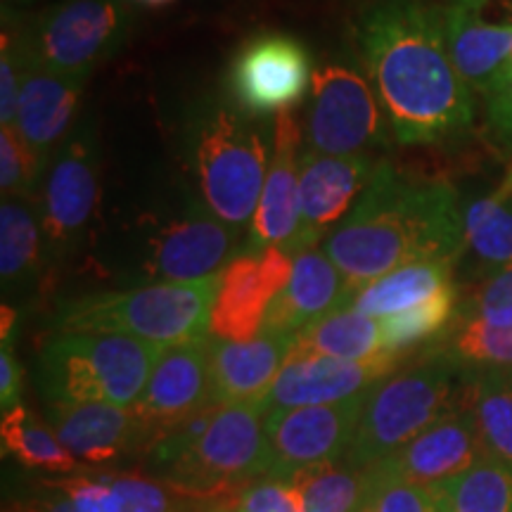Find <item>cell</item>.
I'll list each match as a JSON object with an SVG mask.
<instances>
[{"label":"cell","mask_w":512,"mask_h":512,"mask_svg":"<svg viewBox=\"0 0 512 512\" xmlns=\"http://www.w3.org/2000/svg\"><path fill=\"white\" fill-rule=\"evenodd\" d=\"M444 12L420 0H377L358 19L368 79L403 145L444 143L475 124V95L448 53Z\"/></svg>","instance_id":"1"},{"label":"cell","mask_w":512,"mask_h":512,"mask_svg":"<svg viewBox=\"0 0 512 512\" xmlns=\"http://www.w3.org/2000/svg\"><path fill=\"white\" fill-rule=\"evenodd\" d=\"M463 249V211L456 190L448 183L415 181L392 164L377 166L354 209L323 245L354 292L408 264H456Z\"/></svg>","instance_id":"2"},{"label":"cell","mask_w":512,"mask_h":512,"mask_svg":"<svg viewBox=\"0 0 512 512\" xmlns=\"http://www.w3.org/2000/svg\"><path fill=\"white\" fill-rule=\"evenodd\" d=\"M183 155L207 211L226 226H252L271 164L252 117L214 95L200 100L185 119Z\"/></svg>","instance_id":"3"},{"label":"cell","mask_w":512,"mask_h":512,"mask_svg":"<svg viewBox=\"0 0 512 512\" xmlns=\"http://www.w3.org/2000/svg\"><path fill=\"white\" fill-rule=\"evenodd\" d=\"M219 275L197 283H150L131 290L64 299L53 313L57 332H105L176 347L209 335Z\"/></svg>","instance_id":"4"},{"label":"cell","mask_w":512,"mask_h":512,"mask_svg":"<svg viewBox=\"0 0 512 512\" xmlns=\"http://www.w3.org/2000/svg\"><path fill=\"white\" fill-rule=\"evenodd\" d=\"M164 347L105 332H57L38 354V387L57 403L131 408L145 392Z\"/></svg>","instance_id":"5"},{"label":"cell","mask_w":512,"mask_h":512,"mask_svg":"<svg viewBox=\"0 0 512 512\" xmlns=\"http://www.w3.org/2000/svg\"><path fill=\"white\" fill-rule=\"evenodd\" d=\"M460 373L463 370L451 358L432 349L420 363L377 382L344 463L368 470L458 408L467 396V384L458 387L456 382Z\"/></svg>","instance_id":"6"},{"label":"cell","mask_w":512,"mask_h":512,"mask_svg":"<svg viewBox=\"0 0 512 512\" xmlns=\"http://www.w3.org/2000/svg\"><path fill=\"white\" fill-rule=\"evenodd\" d=\"M268 472L264 411L259 406H219L195 446L155 479L207 508L240 494Z\"/></svg>","instance_id":"7"},{"label":"cell","mask_w":512,"mask_h":512,"mask_svg":"<svg viewBox=\"0 0 512 512\" xmlns=\"http://www.w3.org/2000/svg\"><path fill=\"white\" fill-rule=\"evenodd\" d=\"M131 29L128 0H55L27 19V50L41 67L88 79L126 48Z\"/></svg>","instance_id":"8"},{"label":"cell","mask_w":512,"mask_h":512,"mask_svg":"<svg viewBox=\"0 0 512 512\" xmlns=\"http://www.w3.org/2000/svg\"><path fill=\"white\" fill-rule=\"evenodd\" d=\"M100 143L88 119H79L48 159L41 178V219L46 259H67L86 235L100 197Z\"/></svg>","instance_id":"9"},{"label":"cell","mask_w":512,"mask_h":512,"mask_svg":"<svg viewBox=\"0 0 512 512\" xmlns=\"http://www.w3.org/2000/svg\"><path fill=\"white\" fill-rule=\"evenodd\" d=\"M387 140L389 119L366 76L344 62H328L313 72L309 150L351 157L384 147Z\"/></svg>","instance_id":"10"},{"label":"cell","mask_w":512,"mask_h":512,"mask_svg":"<svg viewBox=\"0 0 512 512\" xmlns=\"http://www.w3.org/2000/svg\"><path fill=\"white\" fill-rule=\"evenodd\" d=\"M247 235L226 226L195 197L147 238L143 275L150 283H197L221 275L245 249Z\"/></svg>","instance_id":"11"},{"label":"cell","mask_w":512,"mask_h":512,"mask_svg":"<svg viewBox=\"0 0 512 512\" xmlns=\"http://www.w3.org/2000/svg\"><path fill=\"white\" fill-rule=\"evenodd\" d=\"M313 60L297 36L264 31L240 46L228 67V93L247 117L292 112L309 91Z\"/></svg>","instance_id":"12"},{"label":"cell","mask_w":512,"mask_h":512,"mask_svg":"<svg viewBox=\"0 0 512 512\" xmlns=\"http://www.w3.org/2000/svg\"><path fill=\"white\" fill-rule=\"evenodd\" d=\"M368 394L328 406L266 413L264 432L271 451L268 477H290L306 467L347 458Z\"/></svg>","instance_id":"13"},{"label":"cell","mask_w":512,"mask_h":512,"mask_svg":"<svg viewBox=\"0 0 512 512\" xmlns=\"http://www.w3.org/2000/svg\"><path fill=\"white\" fill-rule=\"evenodd\" d=\"M294 256L283 247L242 252L219 275L209 335L228 342H249L259 337L268 306L292 278Z\"/></svg>","instance_id":"14"},{"label":"cell","mask_w":512,"mask_h":512,"mask_svg":"<svg viewBox=\"0 0 512 512\" xmlns=\"http://www.w3.org/2000/svg\"><path fill=\"white\" fill-rule=\"evenodd\" d=\"M377 166L368 155L332 157L306 150L299 159V228L283 247L290 256L316 247L337 226L373 181Z\"/></svg>","instance_id":"15"},{"label":"cell","mask_w":512,"mask_h":512,"mask_svg":"<svg viewBox=\"0 0 512 512\" xmlns=\"http://www.w3.org/2000/svg\"><path fill=\"white\" fill-rule=\"evenodd\" d=\"M399 354H380L363 361H342V358L302 356L287 358L275 377L261 411H287V408L328 406L368 394L377 382L387 380L401 368Z\"/></svg>","instance_id":"16"},{"label":"cell","mask_w":512,"mask_h":512,"mask_svg":"<svg viewBox=\"0 0 512 512\" xmlns=\"http://www.w3.org/2000/svg\"><path fill=\"white\" fill-rule=\"evenodd\" d=\"M207 406H216L209 387V335L164 349L131 411L152 446L166 430Z\"/></svg>","instance_id":"17"},{"label":"cell","mask_w":512,"mask_h":512,"mask_svg":"<svg viewBox=\"0 0 512 512\" xmlns=\"http://www.w3.org/2000/svg\"><path fill=\"white\" fill-rule=\"evenodd\" d=\"M482 456H486V451L465 396L458 408L408 441L394 456L373 465V470L401 482L434 486L465 472Z\"/></svg>","instance_id":"18"},{"label":"cell","mask_w":512,"mask_h":512,"mask_svg":"<svg viewBox=\"0 0 512 512\" xmlns=\"http://www.w3.org/2000/svg\"><path fill=\"white\" fill-rule=\"evenodd\" d=\"M297 335L261 332L249 342L209 335V387L216 406H264Z\"/></svg>","instance_id":"19"},{"label":"cell","mask_w":512,"mask_h":512,"mask_svg":"<svg viewBox=\"0 0 512 512\" xmlns=\"http://www.w3.org/2000/svg\"><path fill=\"white\" fill-rule=\"evenodd\" d=\"M50 430L76 460L100 465L126 458L131 453H147L143 427L131 408L112 403H46Z\"/></svg>","instance_id":"20"},{"label":"cell","mask_w":512,"mask_h":512,"mask_svg":"<svg viewBox=\"0 0 512 512\" xmlns=\"http://www.w3.org/2000/svg\"><path fill=\"white\" fill-rule=\"evenodd\" d=\"M299 145L302 128L294 112L278 114L273 121V157L261 192L259 207L249 226L242 252L285 247L299 228Z\"/></svg>","instance_id":"21"},{"label":"cell","mask_w":512,"mask_h":512,"mask_svg":"<svg viewBox=\"0 0 512 512\" xmlns=\"http://www.w3.org/2000/svg\"><path fill=\"white\" fill-rule=\"evenodd\" d=\"M83 83H86L83 76H69L41 67L31 60L27 50L15 126L46 166L53 152L79 124L76 114L81 107Z\"/></svg>","instance_id":"22"},{"label":"cell","mask_w":512,"mask_h":512,"mask_svg":"<svg viewBox=\"0 0 512 512\" xmlns=\"http://www.w3.org/2000/svg\"><path fill=\"white\" fill-rule=\"evenodd\" d=\"M351 290L342 271L323 249L313 247L294 256L290 283L268 306L261 332L297 335L330 313L349 309Z\"/></svg>","instance_id":"23"},{"label":"cell","mask_w":512,"mask_h":512,"mask_svg":"<svg viewBox=\"0 0 512 512\" xmlns=\"http://www.w3.org/2000/svg\"><path fill=\"white\" fill-rule=\"evenodd\" d=\"M446 43L458 74L472 93L489 95L512 50V22L491 24L475 10L453 5L444 12Z\"/></svg>","instance_id":"24"},{"label":"cell","mask_w":512,"mask_h":512,"mask_svg":"<svg viewBox=\"0 0 512 512\" xmlns=\"http://www.w3.org/2000/svg\"><path fill=\"white\" fill-rule=\"evenodd\" d=\"M453 285L456 283H453L451 261H420V264L396 268L373 283L358 287L349 309L370 318H387L413 309Z\"/></svg>","instance_id":"25"},{"label":"cell","mask_w":512,"mask_h":512,"mask_svg":"<svg viewBox=\"0 0 512 512\" xmlns=\"http://www.w3.org/2000/svg\"><path fill=\"white\" fill-rule=\"evenodd\" d=\"M46 256L34 200L3 197L0 204V278L3 292H24L38 278Z\"/></svg>","instance_id":"26"},{"label":"cell","mask_w":512,"mask_h":512,"mask_svg":"<svg viewBox=\"0 0 512 512\" xmlns=\"http://www.w3.org/2000/svg\"><path fill=\"white\" fill-rule=\"evenodd\" d=\"M384 354L380 320L354 309H342L297 332L290 358L325 356L342 361H363Z\"/></svg>","instance_id":"27"},{"label":"cell","mask_w":512,"mask_h":512,"mask_svg":"<svg viewBox=\"0 0 512 512\" xmlns=\"http://www.w3.org/2000/svg\"><path fill=\"white\" fill-rule=\"evenodd\" d=\"M427 489L439 512H512V460L486 453L465 472Z\"/></svg>","instance_id":"28"},{"label":"cell","mask_w":512,"mask_h":512,"mask_svg":"<svg viewBox=\"0 0 512 512\" xmlns=\"http://www.w3.org/2000/svg\"><path fill=\"white\" fill-rule=\"evenodd\" d=\"M0 444L3 451L19 460L24 467L48 475L67 477L79 470V460L60 444L55 432L43 425L34 413L19 403L3 413L0 420Z\"/></svg>","instance_id":"29"},{"label":"cell","mask_w":512,"mask_h":512,"mask_svg":"<svg viewBox=\"0 0 512 512\" xmlns=\"http://www.w3.org/2000/svg\"><path fill=\"white\" fill-rule=\"evenodd\" d=\"M467 406L489 456L512 460V375L510 370H477L467 384Z\"/></svg>","instance_id":"30"},{"label":"cell","mask_w":512,"mask_h":512,"mask_svg":"<svg viewBox=\"0 0 512 512\" xmlns=\"http://www.w3.org/2000/svg\"><path fill=\"white\" fill-rule=\"evenodd\" d=\"M434 351L451 358L460 370H512V325L456 316Z\"/></svg>","instance_id":"31"},{"label":"cell","mask_w":512,"mask_h":512,"mask_svg":"<svg viewBox=\"0 0 512 512\" xmlns=\"http://www.w3.org/2000/svg\"><path fill=\"white\" fill-rule=\"evenodd\" d=\"M465 247L491 273L512 266V197L491 190L463 211Z\"/></svg>","instance_id":"32"},{"label":"cell","mask_w":512,"mask_h":512,"mask_svg":"<svg viewBox=\"0 0 512 512\" xmlns=\"http://www.w3.org/2000/svg\"><path fill=\"white\" fill-rule=\"evenodd\" d=\"M458 287H448V290L439 292L437 297L427 299L413 309H406L394 316L377 318L380 320L382 330V347L384 354H399L406 356L418 344L427 342L432 337H441L451 328V323L458 316Z\"/></svg>","instance_id":"33"},{"label":"cell","mask_w":512,"mask_h":512,"mask_svg":"<svg viewBox=\"0 0 512 512\" xmlns=\"http://www.w3.org/2000/svg\"><path fill=\"white\" fill-rule=\"evenodd\" d=\"M302 491L306 512H358L366 491V475L349 465L323 463L287 477Z\"/></svg>","instance_id":"34"},{"label":"cell","mask_w":512,"mask_h":512,"mask_svg":"<svg viewBox=\"0 0 512 512\" xmlns=\"http://www.w3.org/2000/svg\"><path fill=\"white\" fill-rule=\"evenodd\" d=\"M27 19L22 10L3 8L0 34V124L15 126L22 74L27 64Z\"/></svg>","instance_id":"35"},{"label":"cell","mask_w":512,"mask_h":512,"mask_svg":"<svg viewBox=\"0 0 512 512\" xmlns=\"http://www.w3.org/2000/svg\"><path fill=\"white\" fill-rule=\"evenodd\" d=\"M46 162L31 150L17 126L0 128V188L3 197L31 200L36 185L41 183Z\"/></svg>","instance_id":"36"},{"label":"cell","mask_w":512,"mask_h":512,"mask_svg":"<svg viewBox=\"0 0 512 512\" xmlns=\"http://www.w3.org/2000/svg\"><path fill=\"white\" fill-rule=\"evenodd\" d=\"M363 475H366V491L358 512H439L427 486L401 482L373 467L363 470Z\"/></svg>","instance_id":"37"},{"label":"cell","mask_w":512,"mask_h":512,"mask_svg":"<svg viewBox=\"0 0 512 512\" xmlns=\"http://www.w3.org/2000/svg\"><path fill=\"white\" fill-rule=\"evenodd\" d=\"M214 505L223 512H306L302 491L287 477H264Z\"/></svg>","instance_id":"38"},{"label":"cell","mask_w":512,"mask_h":512,"mask_svg":"<svg viewBox=\"0 0 512 512\" xmlns=\"http://www.w3.org/2000/svg\"><path fill=\"white\" fill-rule=\"evenodd\" d=\"M460 318L512 325V266L489 273L458 306Z\"/></svg>","instance_id":"39"},{"label":"cell","mask_w":512,"mask_h":512,"mask_svg":"<svg viewBox=\"0 0 512 512\" xmlns=\"http://www.w3.org/2000/svg\"><path fill=\"white\" fill-rule=\"evenodd\" d=\"M46 486L67 496L81 512H114V491L107 475H67L48 479Z\"/></svg>","instance_id":"40"},{"label":"cell","mask_w":512,"mask_h":512,"mask_svg":"<svg viewBox=\"0 0 512 512\" xmlns=\"http://www.w3.org/2000/svg\"><path fill=\"white\" fill-rule=\"evenodd\" d=\"M486 121L498 145L512 152V76H503L486 95Z\"/></svg>","instance_id":"41"},{"label":"cell","mask_w":512,"mask_h":512,"mask_svg":"<svg viewBox=\"0 0 512 512\" xmlns=\"http://www.w3.org/2000/svg\"><path fill=\"white\" fill-rule=\"evenodd\" d=\"M22 384L24 370L12 351V342H3V351H0V406H3V413L19 406Z\"/></svg>","instance_id":"42"},{"label":"cell","mask_w":512,"mask_h":512,"mask_svg":"<svg viewBox=\"0 0 512 512\" xmlns=\"http://www.w3.org/2000/svg\"><path fill=\"white\" fill-rule=\"evenodd\" d=\"M19 512H81V510L76 508L67 496H62L60 491H57V494L38 498V501H27Z\"/></svg>","instance_id":"43"},{"label":"cell","mask_w":512,"mask_h":512,"mask_svg":"<svg viewBox=\"0 0 512 512\" xmlns=\"http://www.w3.org/2000/svg\"><path fill=\"white\" fill-rule=\"evenodd\" d=\"M15 323H17V311L12 309L10 304H3V309H0V339L3 342H12V330H15Z\"/></svg>","instance_id":"44"},{"label":"cell","mask_w":512,"mask_h":512,"mask_svg":"<svg viewBox=\"0 0 512 512\" xmlns=\"http://www.w3.org/2000/svg\"><path fill=\"white\" fill-rule=\"evenodd\" d=\"M38 3V0H3V8H10V10H22V8H29V5Z\"/></svg>","instance_id":"45"},{"label":"cell","mask_w":512,"mask_h":512,"mask_svg":"<svg viewBox=\"0 0 512 512\" xmlns=\"http://www.w3.org/2000/svg\"><path fill=\"white\" fill-rule=\"evenodd\" d=\"M133 3L147 5V8H162V5H169V3H174V0H133Z\"/></svg>","instance_id":"46"},{"label":"cell","mask_w":512,"mask_h":512,"mask_svg":"<svg viewBox=\"0 0 512 512\" xmlns=\"http://www.w3.org/2000/svg\"><path fill=\"white\" fill-rule=\"evenodd\" d=\"M486 3V0H458V5H463V8H467V10H479L482 8V5Z\"/></svg>","instance_id":"47"},{"label":"cell","mask_w":512,"mask_h":512,"mask_svg":"<svg viewBox=\"0 0 512 512\" xmlns=\"http://www.w3.org/2000/svg\"><path fill=\"white\" fill-rule=\"evenodd\" d=\"M503 76H512V50H510V57H508V62H505V67H503V72H501V76H498V79H503ZM496 79V81H498ZM494 88V86H491Z\"/></svg>","instance_id":"48"},{"label":"cell","mask_w":512,"mask_h":512,"mask_svg":"<svg viewBox=\"0 0 512 512\" xmlns=\"http://www.w3.org/2000/svg\"><path fill=\"white\" fill-rule=\"evenodd\" d=\"M510 375H512V370H510Z\"/></svg>","instance_id":"49"},{"label":"cell","mask_w":512,"mask_h":512,"mask_svg":"<svg viewBox=\"0 0 512 512\" xmlns=\"http://www.w3.org/2000/svg\"><path fill=\"white\" fill-rule=\"evenodd\" d=\"M456 3H458V0H456Z\"/></svg>","instance_id":"50"}]
</instances>
